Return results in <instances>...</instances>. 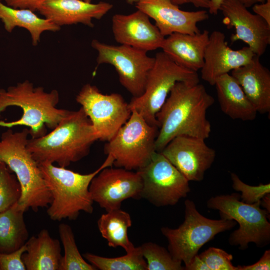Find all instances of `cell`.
<instances>
[{
    "label": "cell",
    "instance_id": "cell-31",
    "mask_svg": "<svg viewBox=\"0 0 270 270\" xmlns=\"http://www.w3.org/2000/svg\"><path fill=\"white\" fill-rule=\"evenodd\" d=\"M232 182V187L236 192H240L241 200L243 202L252 204L260 202L261 199L266 194L270 193V184H260L256 186H252L244 182L234 173H230Z\"/></svg>",
    "mask_w": 270,
    "mask_h": 270
},
{
    "label": "cell",
    "instance_id": "cell-38",
    "mask_svg": "<svg viewBox=\"0 0 270 270\" xmlns=\"http://www.w3.org/2000/svg\"><path fill=\"white\" fill-rule=\"evenodd\" d=\"M178 6L185 4H191L196 8H208L209 7L210 0H170Z\"/></svg>",
    "mask_w": 270,
    "mask_h": 270
},
{
    "label": "cell",
    "instance_id": "cell-13",
    "mask_svg": "<svg viewBox=\"0 0 270 270\" xmlns=\"http://www.w3.org/2000/svg\"><path fill=\"white\" fill-rule=\"evenodd\" d=\"M105 168L92 180L89 191L94 202L106 212L120 208L128 198H141L142 183L138 171Z\"/></svg>",
    "mask_w": 270,
    "mask_h": 270
},
{
    "label": "cell",
    "instance_id": "cell-6",
    "mask_svg": "<svg viewBox=\"0 0 270 270\" xmlns=\"http://www.w3.org/2000/svg\"><path fill=\"white\" fill-rule=\"evenodd\" d=\"M240 199L238 193L218 195L209 198L206 206L218 210L220 218L234 220L238 224V228L230 235V244L242 250L250 242L260 248L266 246L270 242V212L260 208V201L248 204Z\"/></svg>",
    "mask_w": 270,
    "mask_h": 270
},
{
    "label": "cell",
    "instance_id": "cell-32",
    "mask_svg": "<svg viewBox=\"0 0 270 270\" xmlns=\"http://www.w3.org/2000/svg\"><path fill=\"white\" fill-rule=\"evenodd\" d=\"M198 256L208 270H238L232 262V255L221 248L210 247Z\"/></svg>",
    "mask_w": 270,
    "mask_h": 270
},
{
    "label": "cell",
    "instance_id": "cell-12",
    "mask_svg": "<svg viewBox=\"0 0 270 270\" xmlns=\"http://www.w3.org/2000/svg\"><path fill=\"white\" fill-rule=\"evenodd\" d=\"M136 171L142 180L141 198L156 206L175 205L190 191L189 181L160 152Z\"/></svg>",
    "mask_w": 270,
    "mask_h": 270
},
{
    "label": "cell",
    "instance_id": "cell-40",
    "mask_svg": "<svg viewBox=\"0 0 270 270\" xmlns=\"http://www.w3.org/2000/svg\"><path fill=\"white\" fill-rule=\"evenodd\" d=\"M260 206L270 212V193L266 194L260 200Z\"/></svg>",
    "mask_w": 270,
    "mask_h": 270
},
{
    "label": "cell",
    "instance_id": "cell-8",
    "mask_svg": "<svg viewBox=\"0 0 270 270\" xmlns=\"http://www.w3.org/2000/svg\"><path fill=\"white\" fill-rule=\"evenodd\" d=\"M158 128L148 124L134 110L127 122L105 144L104 152L111 154L117 168L136 171L148 164L156 150Z\"/></svg>",
    "mask_w": 270,
    "mask_h": 270
},
{
    "label": "cell",
    "instance_id": "cell-10",
    "mask_svg": "<svg viewBox=\"0 0 270 270\" xmlns=\"http://www.w3.org/2000/svg\"><path fill=\"white\" fill-rule=\"evenodd\" d=\"M90 118L98 140L109 141L130 118L132 110L121 94H104L94 85L84 84L76 96Z\"/></svg>",
    "mask_w": 270,
    "mask_h": 270
},
{
    "label": "cell",
    "instance_id": "cell-18",
    "mask_svg": "<svg viewBox=\"0 0 270 270\" xmlns=\"http://www.w3.org/2000/svg\"><path fill=\"white\" fill-rule=\"evenodd\" d=\"M112 31L115 40L120 44L147 52L161 48L165 38L149 16L139 10L129 14H114Z\"/></svg>",
    "mask_w": 270,
    "mask_h": 270
},
{
    "label": "cell",
    "instance_id": "cell-20",
    "mask_svg": "<svg viewBox=\"0 0 270 270\" xmlns=\"http://www.w3.org/2000/svg\"><path fill=\"white\" fill-rule=\"evenodd\" d=\"M255 55L248 64L231 71L258 112H270V72Z\"/></svg>",
    "mask_w": 270,
    "mask_h": 270
},
{
    "label": "cell",
    "instance_id": "cell-30",
    "mask_svg": "<svg viewBox=\"0 0 270 270\" xmlns=\"http://www.w3.org/2000/svg\"><path fill=\"white\" fill-rule=\"evenodd\" d=\"M22 194L20 184L14 174L0 162V212L18 203Z\"/></svg>",
    "mask_w": 270,
    "mask_h": 270
},
{
    "label": "cell",
    "instance_id": "cell-36",
    "mask_svg": "<svg viewBox=\"0 0 270 270\" xmlns=\"http://www.w3.org/2000/svg\"><path fill=\"white\" fill-rule=\"evenodd\" d=\"M252 8L255 14L261 17L270 26V0L256 4L252 6Z\"/></svg>",
    "mask_w": 270,
    "mask_h": 270
},
{
    "label": "cell",
    "instance_id": "cell-17",
    "mask_svg": "<svg viewBox=\"0 0 270 270\" xmlns=\"http://www.w3.org/2000/svg\"><path fill=\"white\" fill-rule=\"evenodd\" d=\"M256 54L248 46L230 48L224 33L214 30L210 34L201 70L202 78L214 86L220 76L248 64Z\"/></svg>",
    "mask_w": 270,
    "mask_h": 270
},
{
    "label": "cell",
    "instance_id": "cell-41",
    "mask_svg": "<svg viewBox=\"0 0 270 270\" xmlns=\"http://www.w3.org/2000/svg\"><path fill=\"white\" fill-rule=\"evenodd\" d=\"M140 0H126V2L129 4H133L138 2Z\"/></svg>",
    "mask_w": 270,
    "mask_h": 270
},
{
    "label": "cell",
    "instance_id": "cell-24",
    "mask_svg": "<svg viewBox=\"0 0 270 270\" xmlns=\"http://www.w3.org/2000/svg\"><path fill=\"white\" fill-rule=\"evenodd\" d=\"M0 20L5 30L11 32L16 27L26 29L30 34L32 44L36 46L40 36L46 31L57 32L60 27L50 20L40 18L34 12L26 8H14L0 1Z\"/></svg>",
    "mask_w": 270,
    "mask_h": 270
},
{
    "label": "cell",
    "instance_id": "cell-26",
    "mask_svg": "<svg viewBox=\"0 0 270 270\" xmlns=\"http://www.w3.org/2000/svg\"><path fill=\"white\" fill-rule=\"evenodd\" d=\"M97 224L100 233L109 246H120L126 252L134 250L135 246L128 234V228L132 224L130 216L128 212L120 208L107 212L100 216Z\"/></svg>",
    "mask_w": 270,
    "mask_h": 270
},
{
    "label": "cell",
    "instance_id": "cell-15",
    "mask_svg": "<svg viewBox=\"0 0 270 270\" xmlns=\"http://www.w3.org/2000/svg\"><path fill=\"white\" fill-rule=\"evenodd\" d=\"M160 152L189 182L202 180L216 156L204 140L186 136L175 137Z\"/></svg>",
    "mask_w": 270,
    "mask_h": 270
},
{
    "label": "cell",
    "instance_id": "cell-33",
    "mask_svg": "<svg viewBox=\"0 0 270 270\" xmlns=\"http://www.w3.org/2000/svg\"><path fill=\"white\" fill-rule=\"evenodd\" d=\"M26 250L24 244L12 252H0V270H26L22 260V256Z\"/></svg>",
    "mask_w": 270,
    "mask_h": 270
},
{
    "label": "cell",
    "instance_id": "cell-42",
    "mask_svg": "<svg viewBox=\"0 0 270 270\" xmlns=\"http://www.w3.org/2000/svg\"><path fill=\"white\" fill-rule=\"evenodd\" d=\"M84 0V1H86V2H90L92 0Z\"/></svg>",
    "mask_w": 270,
    "mask_h": 270
},
{
    "label": "cell",
    "instance_id": "cell-11",
    "mask_svg": "<svg viewBox=\"0 0 270 270\" xmlns=\"http://www.w3.org/2000/svg\"><path fill=\"white\" fill-rule=\"evenodd\" d=\"M91 46L98 52V65L109 64L116 69L121 84L136 98L144 92L154 57L147 52L129 46L108 44L94 39Z\"/></svg>",
    "mask_w": 270,
    "mask_h": 270
},
{
    "label": "cell",
    "instance_id": "cell-7",
    "mask_svg": "<svg viewBox=\"0 0 270 270\" xmlns=\"http://www.w3.org/2000/svg\"><path fill=\"white\" fill-rule=\"evenodd\" d=\"M184 220L177 228L162 227V234L168 242V250L174 259L188 266L206 243L220 232L235 226L234 220H212L198 210L194 202H184Z\"/></svg>",
    "mask_w": 270,
    "mask_h": 270
},
{
    "label": "cell",
    "instance_id": "cell-23",
    "mask_svg": "<svg viewBox=\"0 0 270 270\" xmlns=\"http://www.w3.org/2000/svg\"><path fill=\"white\" fill-rule=\"evenodd\" d=\"M214 86L220 109L224 114L233 120L252 121L256 118V109L231 74L220 76Z\"/></svg>",
    "mask_w": 270,
    "mask_h": 270
},
{
    "label": "cell",
    "instance_id": "cell-1",
    "mask_svg": "<svg viewBox=\"0 0 270 270\" xmlns=\"http://www.w3.org/2000/svg\"><path fill=\"white\" fill-rule=\"evenodd\" d=\"M214 102L200 82H176L156 114L158 128L156 151L160 152L179 136L208 138L212 129L206 113Z\"/></svg>",
    "mask_w": 270,
    "mask_h": 270
},
{
    "label": "cell",
    "instance_id": "cell-22",
    "mask_svg": "<svg viewBox=\"0 0 270 270\" xmlns=\"http://www.w3.org/2000/svg\"><path fill=\"white\" fill-rule=\"evenodd\" d=\"M60 244L45 228L28 238L22 256L26 270H59L62 257Z\"/></svg>",
    "mask_w": 270,
    "mask_h": 270
},
{
    "label": "cell",
    "instance_id": "cell-29",
    "mask_svg": "<svg viewBox=\"0 0 270 270\" xmlns=\"http://www.w3.org/2000/svg\"><path fill=\"white\" fill-rule=\"evenodd\" d=\"M147 264V270H184L182 262L174 258L164 248L152 242L140 246Z\"/></svg>",
    "mask_w": 270,
    "mask_h": 270
},
{
    "label": "cell",
    "instance_id": "cell-28",
    "mask_svg": "<svg viewBox=\"0 0 270 270\" xmlns=\"http://www.w3.org/2000/svg\"><path fill=\"white\" fill-rule=\"evenodd\" d=\"M58 232L64 249V255L62 257L59 270H97L87 262L80 254L70 226L62 223L58 226Z\"/></svg>",
    "mask_w": 270,
    "mask_h": 270
},
{
    "label": "cell",
    "instance_id": "cell-39",
    "mask_svg": "<svg viewBox=\"0 0 270 270\" xmlns=\"http://www.w3.org/2000/svg\"><path fill=\"white\" fill-rule=\"evenodd\" d=\"M184 270H208V268L198 254L190 263L184 267Z\"/></svg>",
    "mask_w": 270,
    "mask_h": 270
},
{
    "label": "cell",
    "instance_id": "cell-4",
    "mask_svg": "<svg viewBox=\"0 0 270 270\" xmlns=\"http://www.w3.org/2000/svg\"><path fill=\"white\" fill-rule=\"evenodd\" d=\"M114 158L111 154L94 172L81 174L53 164H39L42 177L52 198L48 207V216L52 220L77 219L81 212L92 214L94 201L89 191L92 179L102 169L112 166Z\"/></svg>",
    "mask_w": 270,
    "mask_h": 270
},
{
    "label": "cell",
    "instance_id": "cell-5",
    "mask_svg": "<svg viewBox=\"0 0 270 270\" xmlns=\"http://www.w3.org/2000/svg\"><path fill=\"white\" fill-rule=\"evenodd\" d=\"M29 130L14 132L11 128L0 138V162L5 164L18 180L22 194L18 202L24 212L31 208L37 212L48 208L52 198L42 177L38 164L26 148Z\"/></svg>",
    "mask_w": 270,
    "mask_h": 270
},
{
    "label": "cell",
    "instance_id": "cell-2",
    "mask_svg": "<svg viewBox=\"0 0 270 270\" xmlns=\"http://www.w3.org/2000/svg\"><path fill=\"white\" fill-rule=\"evenodd\" d=\"M59 100L57 90L46 92L28 80L0 88V127L24 126L30 138L43 136L46 128L54 129L70 111L58 108Z\"/></svg>",
    "mask_w": 270,
    "mask_h": 270
},
{
    "label": "cell",
    "instance_id": "cell-27",
    "mask_svg": "<svg viewBox=\"0 0 270 270\" xmlns=\"http://www.w3.org/2000/svg\"><path fill=\"white\" fill-rule=\"evenodd\" d=\"M84 258L97 270H147V264L140 246L135 247L126 255L116 258H106L90 252Z\"/></svg>",
    "mask_w": 270,
    "mask_h": 270
},
{
    "label": "cell",
    "instance_id": "cell-37",
    "mask_svg": "<svg viewBox=\"0 0 270 270\" xmlns=\"http://www.w3.org/2000/svg\"><path fill=\"white\" fill-rule=\"evenodd\" d=\"M223 0H210L208 12L212 14H217ZM246 7L250 8L257 3L263 2L265 0H240Z\"/></svg>",
    "mask_w": 270,
    "mask_h": 270
},
{
    "label": "cell",
    "instance_id": "cell-19",
    "mask_svg": "<svg viewBox=\"0 0 270 270\" xmlns=\"http://www.w3.org/2000/svg\"><path fill=\"white\" fill-rule=\"evenodd\" d=\"M112 6L104 2L92 4L84 0H48L38 10L44 18L60 27L82 24L92 28V20L102 18Z\"/></svg>",
    "mask_w": 270,
    "mask_h": 270
},
{
    "label": "cell",
    "instance_id": "cell-16",
    "mask_svg": "<svg viewBox=\"0 0 270 270\" xmlns=\"http://www.w3.org/2000/svg\"><path fill=\"white\" fill-rule=\"evenodd\" d=\"M136 8L154 20L164 37L174 33L198 34V24L209 18L206 10H182L170 0H140Z\"/></svg>",
    "mask_w": 270,
    "mask_h": 270
},
{
    "label": "cell",
    "instance_id": "cell-21",
    "mask_svg": "<svg viewBox=\"0 0 270 270\" xmlns=\"http://www.w3.org/2000/svg\"><path fill=\"white\" fill-rule=\"evenodd\" d=\"M209 36L207 30L194 34L174 33L164 38L161 48L178 65L197 72L203 66Z\"/></svg>",
    "mask_w": 270,
    "mask_h": 270
},
{
    "label": "cell",
    "instance_id": "cell-34",
    "mask_svg": "<svg viewBox=\"0 0 270 270\" xmlns=\"http://www.w3.org/2000/svg\"><path fill=\"white\" fill-rule=\"evenodd\" d=\"M48 0H4L6 4L14 8H26L33 12Z\"/></svg>",
    "mask_w": 270,
    "mask_h": 270
},
{
    "label": "cell",
    "instance_id": "cell-35",
    "mask_svg": "<svg viewBox=\"0 0 270 270\" xmlns=\"http://www.w3.org/2000/svg\"><path fill=\"white\" fill-rule=\"evenodd\" d=\"M236 267L238 270H270V250H266L256 262L248 266H238Z\"/></svg>",
    "mask_w": 270,
    "mask_h": 270
},
{
    "label": "cell",
    "instance_id": "cell-14",
    "mask_svg": "<svg viewBox=\"0 0 270 270\" xmlns=\"http://www.w3.org/2000/svg\"><path fill=\"white\" fill-rule=\"evenodd\" d=\"M219 10L224 16L223 24L234 28L232 42H244L259 56L264 53L270 43V26L264 20L250 12L240 0H223Z\"/></svg>",
    "mask_w": 270,
    "mask_h": 270
},
{
    "label": "cell",
    "instance_id": "cell-25",
    "mask_svg": "<svg viewBox=\"0 0 270 270\" xmlns=\"http://www.w3.org/2000/svg\"><path fill=\"white\" fill-rule=\"evenodd\" d=\"M25 212L18 202L0 212V252H10L22 247L28 238Z\"/></svg>",
    "mask_w": 270,
    "mask_h": 270
},
{
    "label": "cell",
    "instance_id": "cell-9",
    "mask_svg": "<svg viewBox=\"0 0 270 270\" xmlns=\"http://www.w3.org/2000/svg\"><path fill=\"white\" fill-rule=\"evenodd\" d=\"M154 58L144 93L133 97L128 104L131 110L137 112L148 124L158 126L156 114L174 84L180 81L198 83L200 79L197 72L178 65L163 52H158Z\"/></svg>",
    "mask_w": 270,
    "mask_h": 270
},
{
    "label": "cell",
    "instance_id": "cell-3",
    "mask_svg": "<svg viewBox=\"0 0 270 270\" xmlns=\"http://www.w3.org/2000/svg\"><path fill=\"white\" fill-rule=\"evenodd\" d=\"M97 138L82 108L70 110L48 134L28 140L26 148L39 164L56 163L66 168L87 156Z\"/></svg>",
    "mask_w": 270,
    "mask_h": 270
}]
</instances>
